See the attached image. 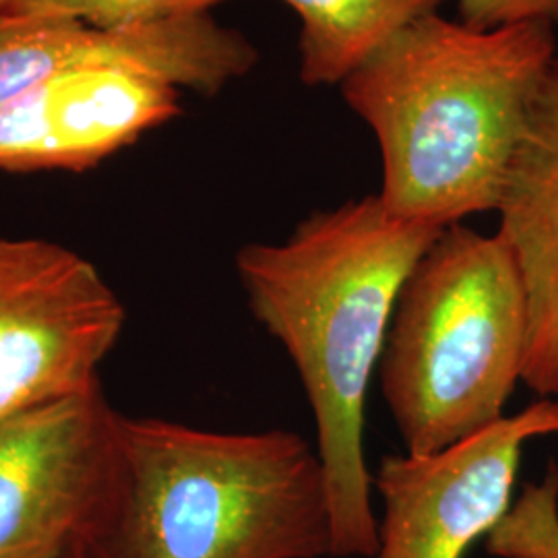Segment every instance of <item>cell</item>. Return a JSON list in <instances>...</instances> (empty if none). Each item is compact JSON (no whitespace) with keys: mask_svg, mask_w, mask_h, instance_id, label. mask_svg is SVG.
I'll return each mask as SVG.
<instances>
[{"mask_svg":"<svg viewBox=\"0 0 558 558\" xmlns=\"http://www.w3.org/2000/svg\"><path fill=\"white\" fill-rule=\"evenodd\" d=\"M442 230L401 220L379 195H366L308 216L279 244L251 242L236 253L246 304L286 348L313 410L331 557L377 555L364 458L368 387L401 286Z\"/></svg>","mask_w":558,"mask_h":558,"instance_id":"obj_1","label":"cell"},{"mask_svg":"<svg viewBox=\"0 0 558 558\" xmlns=\"http://www.w3.org/2000/svg\"><path fill=\"white\" fill-rule=\"evenodd\" d=\"M557 54L548 23L476 29L433 13L343 80V100L379 143L387 211L437 228L497 211Z\"/></svg>","mask_w":558,"mask_h":558,"instance_id":"obj_2","label":"cell"},{"mask_svg":"<svg viewBox=\"0 0 558 558\" xmlns=\"http://www.w3.org/2000/svg\"><path fill=\"white\" fill-rule=\"evenodd\" d=\"M81 558L331 557L319 451L299 433L124 416Z\"/></svg>","mask_w":558,"mask_h":558,"instance_id":"obj_3","label":"cell"},{"mask_svg":"<svg viewBox=\"0 0 558 558\" xmlns=\"http://www.w3.org/2000/svg\"><path fill=\"white\" fill-rule=\"evenodd\" d=\"M527 333V288L509 242L447 226L401 286L379 362L410 456L439 453L505 418Z\"/></svg>","mask_w":558,"mask_h":558,"instance_id":"obj_4","label":"cell"},{"mask_svg":"<svg viewBox=\"0 0 558 558\" xmlns=\"http://www.w3.org/2000/svg\"><path fill=\"white\" fill-rule=\"evenodd\" d=\"M124 320L92 260L59 242L0 236V422L98 387Z\"/></svg>","mask_w":558,"mask_h":558,"instance_id":"obj_5","label":"cell"},{"mask_svg":"<svg viewBox=\"0 0 558 558\" xmlns=\"http://www.w3.org/2000/svg\"><path fill=\"white\" fill-rule=\"evenodd\" d=\"M119 414L98 385L0 422V558L80 553L112 478Z\"/></svg>","mask_w":558,"mask_h":558,"instance_id":"obj_6","label":"cell"},{"mask_svg":"<svg viewBox=\"0 0 558 558\" xmlns=\"http://www.w3.org/2000/svg\"><path fill=\"white\" fill-rule=\"evenodd\" d=\"M548 435H558V399L539 398L439 453L380 459L373 486L385 515L373 558L465 557L511 509L525 442Z\"/></svg>","mask_w":558,"mask_h":558,"instance_id":"obj_7","label":"cell"},{"mask_svg":"<svg viewBox=\"0 0 558 558\" xmlns=\"http://www.w3.org/2000/svg\"><path fill=\"white\" fill-rule=\"evenodd\" d=\"M257 60L251 41L209 13L120 29L0 13V106L62 71L96 62L143 69L211 98Z\"/></svg>","mask_w":558,"mask_h":558,"instance_id":"obj_8","label":"cell"},{"mask_svg":"<svg viewBox=\"0 0 558 558\" xmlns=\"http://www.w3.org/2000/svg\"><path fill=\"white\" fill-rule=\"evenodd\" d=\"M180 114V87L156 73L75 66L0 106V170L85 172Z\"/></svg>","mask_w":558,"mask_h":558,"instance_id":"obj_9","label":"cell"},{"mask_svg":"<svg viewBox=\"0 0 558 558\" xmlns=\"http://www.w3.org/2000/svg\"><path fill=\"white\" fill-rule=\"evenodd\" d=\"M497 214L530 299L521 383L538 398L558 399V54L532 104Z\"/></svg>","mask_w":558,"mask_h":558,"instance_id":"obj_10","label":"cell"},{"mask_svg":"<svg viewBox=\"0 0 558 558\" xmlns=\"http://www.w3.org/2000/svg\"><path fill=\"white\" fill-rule=\"evenodd\" d=\"M299 15L300 81L341 85L414 21L445 0H281Z\"/></svg>","mask_w":558,"mask_h":558,"instance_id":"obj_11","label":"cell"},{"mask_svg":"<svg viewBox=\"0 0 558 558\" xmlns=\"http://www.w3.org/2000/svg\"><path fill=\"white\" fill-rule=\"evenodd\" d=\"M486 550L499 558H558V465L550 463L538 484H525Z\"/></svg>","mask_w":558,"mask_h":558,"instance_id":"obj_12","label":"cell"},{"mask_svg":"<svg viewBox=\"0 0 558 558\" xmlns=\"http://www.w3.org/2000/svg\"><path fill=\"white\" fill-rule=\"evenodd\" d=\"M223 0H0V13L75 20L101 29L209 13Z\"/></svg>","mask_w":558,"mask_h":558,"instance_id":"obj_13","label":"cell"},{"mask_svg":"<svg viewBox=\"0 0 558 558\" xmlns=\"http://www.w3.org/2000/svg\"><path fill=\"white\" fill-rule=\"evenodd\" d=\"M459 21L476 29L518 23L558 25V0H458Z\"/></svg>","mask_w":558,"mask_h":558,"instance_id":"obj_14","label":"cell"},{"mask_svg":"<svg viewBox=\"0 0 558 558\" xmlns=\"http://www.w3.org/2000/svg\"><path fill=\"white\" fill-rule=\"evenodd\" d=\"M64 558H81V557H80V553H73V555H69V557H64Z\"/></svg>","mask_w":558,"mask_h":558,"instance_id":"obj_15","label":"cell"}]
</instances>
